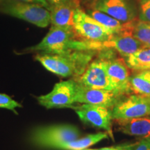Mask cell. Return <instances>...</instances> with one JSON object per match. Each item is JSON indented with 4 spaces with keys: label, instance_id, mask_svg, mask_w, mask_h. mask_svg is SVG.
<instances>
[{
    "label": "cell",
    "instance_id": "cell-6",
    "mask_svg": "<svg viewBox=\"0 0 150 150\" xmlns=\"http://www.w3.org/2000/svg\"><path fill=\"white\" fill-rule=\"evenodd\" d=\"M106 59V72L110 91L119 96L131 94L129 90V79L132 71L124 58H110V54H102Z\"/></svg>",
    "mask_w": 150,
    "mask_h": 150
},
{
    "label": "cell",
    "instance_id": "cell-21",
    "mask_svg": "<svg viewBox=\"0 0 150 150\" xmlns=\"http://www.w3.org/2000/svg\"><path fill=\"white\" fill-rule=\"evenodd\" d=\"M21 107V104L13 99L8 95L0 93V108L13 110L15 113H17L16 108Z\"/></svg>",
    "mask_w": 150,
    "mask_h": 150
},
{
    "label": "cell",
    "instance_id": "cell-13",
    "mask_svg": "<svg viewBox=\"0 0 150 150\" xmlns=\"http://www.w3.org/2000/svg\"><path fill=\"white\" fill-rule=\"evenodd\" d=\"M102 47L115 50L124 59L144 47L140 41L122 31L112 35L110 40L103 43Z\"/></svg>",
    "mask_w": 150,
    "mask_h": 150
},
{
    "label": "cell",
    "instance_id": "cell-12",
    "mask_svg": "<svg viewBox=\"0 0 150 150\" xmlns=\"http://www.w3.org/2000/svg\"><path fill=\"white\" fill-rule=\"evenodd\" d=\"M120 97L110 90L91 88L77 83L75 102L112 108Z\"/></svg>",
    "mask_w": 150,
    "mask_h": 150
},
{
    "label": "cell",
    "instance_id": "cell-11",
    "mask_svg": "<svg viewBox=\"0 0 150 150\" xmlns=\"http://www.w3.org/2000/svg\"><path fill=\"white\" fill-rule=\"evenodd\" d=\"M92 8L102 11L122 23L136 18V11L131 0H94Z\"/></svg>",
    "mask_w": 150,
    "mask_h": 150
},
{
    "label": "cell",
    "instance_id": "cell-19",
    "mask_svg": "<svg viewBox=\"0 0 150 150\" xmlns=\"http://www.w3.org/2000/svg\"><path fill=\"white\" fill-rule=\"evenodd\" d=\"M132 72L150 70V47H143L125 58Z\"/></svg>",
    "mask_w": 150,
    "mask_h": 150
},
{
    "label": "cell",
    "instance_id": "cell-26",
    "mask_svg": "<svg viewBox=\"0 0 150 150\" xmlns=\"http://www.w3.org/2000/svg\"><path fill=\"white\" fill-rule=\"evenodd\" d=\"M47 2L50 4L51 6H54L56 4H59L65 2V1H67V0H46Z\"/></svg>",
    "mask_w": 150,
    "mask_h": 150
},
{
    "label": "cell",
    "instance_id": "cell-18",
    "mask_svg": "<svg viewBox=\"0 0 150 150\" xmlns=\"http://www.w3.org/2000/svg\"><path fill=\"white\" fill-rule=\"evenodd\" d=\"M108 134L105 132H99L97 134L88 135L82 138L72 140V141L60 144L55 149L64 150H82L87 149L92 145H95L97 142L108 138Z\"/></svg>",
    "mask_w": 150,
    "mask_h": 150
},
{
    "label": "cell",
    "instance_id": "cell-25",
    "mask_svg": "<svg viewBox=\"0 0 150 150\" xmlns=\"http://www.w3.org/2000/svg\"><path fill=\"white\" fill-rule=\"evenodd\" d=\"M125 145L117 146V147H104L102 149H98V150H125Z\"/></svg>",
    "mask_w": 150,
    "mask_h": 150
},
{
    "label": "cell",
    "instance_id": "cell-14",
    "mask_svg": "<svg viewBox=\"0 0 150 150\" xmlns=\"http://www.w3.org/2000/svg\"><path fill=\"white\" fill-rule=\"evenodd\" d=\"M79 7V4L77 0H67L65 2L52 6L50 11L52 26L73 28L74 13Z\"/></svg>",
    "mask_w": 150,
    "mask_h": 150
},
{
    "label": "cell",
    "instance_id": "cell-22",
    "mask_svg": "<svg viewBox=\"0 0 150 150\" xmlns=\"http://www.w3.org/2000/svg\"><path fill=\"white\" fill-rule=\"evenodd\" d=\"M139 20L150 22V0H139Z\"/></svg>",
    "mask_w": 150,
    "mask_h": 150
},
{
    "label": "cell",
    "instance_id": "cell-8",
    "mask_svg": "<svg viewBox=\"0 0 150 150\" xmlns=\"http://www.w3.org/2000/svg\"><path fill=\"white\" fill-rule=\"evenodd\" d=\"M77 83L74 79L56 83L50 93L38 97L41 106L46 108H72L75 102Z\"/></svg>",
    "mask_w": 150,
    "mask_h": 150
},
{
    "label": "cell",
    "instance_id": "cell-5",
    "mask_svg": "<svg viewBox=\"0 0 150 150\" xmlns=\"http://www.w3.org/2000/svg\"><path fill=\"white\" fill-rule=\"evenodd\" d=\"M74 31L78 36L88 42L102 43L110 40L112 34L104 26L79 7L74 16Z\"/></svg>",
    "mask_w": 150,
    "mask_h": 150
},
{
    "label": "cell",
    "instance_id": "cell-9",
    "mask_svg": "<svg viewBox=\"0 0 150 150\" xmlns=\"http://www.w3.org/2000/svg\"><path fill=\"white\" fill-rule=\"evenodd\" d=\"M72 108L83 122L96 128L104 129L113 140L111 108L88 104L73 106Z\"/></svg>",
    "mask_w": 150,
    "mask_h": 150
},
{
    "label": "cell",
    "instance_id": "cell-7",
    "mask_svg": "<svg viewBox=\"0 0 150 150\" xmlns=\"http://www.w3.org/2000/svg\"><path fill=\"white\" fill-rule=\"evenodd\" d=\"M112 119H129L150 116V97L136 94L121 97L111 108Z\"/></svg>",
    "mask_w": 150,
    "mask_h": 150
},
{
    "label": "cell",
    "instance_id": "cell-16",
    "mask_svg": "<svg viewBox=\"0 0 150 150\" xmlns=\"http://www.w3.org/2000/svg\"><path fill=\"white\" fill-rule=\"evenodd\" d=\"M122 31L140 41L144 47H150V22L136 18L132 21L124 23Z\"/></svg>",
    "mask_w": 150,
    "mask_h": 150
},
{
    "label": "cell",
    "instance_id": "cell-24",
    "mask_svg": "<svg viewBox=\"0 0 150 150\" xmlns=\"http://www.w3.org/2000/svg\"><path fill=\"white\" fill-rule=\"evenodd\" d=\"M15 1H22V2L25 3H31V4H40L42 6L45 7L47 9L50 11L52 6L49 4L46 0H15Z\"/></svg>",
    "mask_w": 150,
    "mask_h": 150
},
{
    "label": "cell",
    "instance_id": "cell-1",
    "mask_svg": "<svg viewBox=\"0 0 150 150\" xmlns=\"http://www.w3.org/2000/svg\"><path fill=\"white\" fill-rule=\"evenodd\" d=\"M102 43L88 42L78 36L74 28L58 27L51 29L40 42L29 48L31 52L49 54H67L77 51H100Z\"/></svg>",
    "mask_w": 150,
    "mask_h": 150
},
{
    "label": "cell",
    "instance_id": "cell-10",
    "mask_svg": "<svg viewBox=\"0 0 150 150\" xmlns=\"http://www.w3.org/2000/svg\"><path fill=\"white\" fill-rule=\"evenodd\" d=\"M74 80L79 85L87 88L110 90L104 55L101 54L99 57L91 61L83 74Z\"/></svg>",
    "mask_w": 150,
    "mask_h": 150
},
{
    "label": "cell",
    "instance_id": "cell-28",
    "mask_svg": "<svg viewBox=\"0 0 150 150\" xmlns=\"http://www.w3.org/2000/svg\"><path fill=\"white\" fill-rule=\"evenodd\" d=\"M82 150H98V149H82Z\"/></svg>",
    "mask_w": 150,
    "mask_h": 150
},
{
    "label": "cell",
    "instance_id": "cell-23",
    "mask_svg": "<svg viewBox=\"0 0 150 150\" xmlns=\"http://www.w3.org/2000/svg\"><path fill=\"white\" fill-rule=\"evenodd\" d=\"M131 150H150V137L142 138L133 145Z\"/></svg>",
    "mask_w": 150,
    "mask_h": 150
},
{
    "label": "cell",
    "instance_id": "cell-4",
    "mask_svg": "<svg viewBox=\"0 0 150 150\" xmlns=\"http://www.w3.org/2000/svg\"><path fill=\"white\" fill-rule=\"evenodd\" d=\"M1 11L42 28L47 27L51 20L50 11L37 4L11 1L3 5Z\"/></svg>",
    "mask_w": 150,
    "mask_h": 150
},
{
    "label": "cell",
    "instance_id": "cell-27",
    "mask_svg": "<svg viewBox=\"0 0 150 150\" xmlns=\"http://www.w3.org/2000/svg\"><path fill=\"white\" fill-rule=\"evenodd\" d=\"M133 145H134V144H131V145H126V146H125V150H131V148H132V147H133Z\"/></svg>",
    "mask_w": 150,
    "mask_h": 150
},
{
    "label": "cell",
    "instance_id": "cell-2",
    "mask_svg": "<svg viewBox=\"0 0 150 150\" xmlns=\"http://www.w3.org/2000/svg\"><path fill=\"white\" fill-rule=\"evenodd\" d=\"M96 51H77L67 54L40 52L35 56L46 70L62 77L76 79L83 74Z\"/></svg>",
    "mask_w": 150,
    "mask_h": 150
},
{
    "label": "cell",
    "instance_id": "cell-17",
    "mask_svg": "<svg viewBox=\"0 0 150 150\" xmlns=\"http://www.w3.org/2000/svg\"><path fill=\"white\" fill-rule=\"evenodd\" d=\"M129 90L131 93L150 97V70L132 72Z\"/></svg>",
    "mask_w": 150,
    "mask_h": 150
},
{
    "label": "cell",
    "instance_id": "cell-3",
    "mask_svg": "<svg viewBox=\"0 0 150 150\" xmlns=\"http://www.w3.org/2000/svg\"><path fill=\"white\" fill-rule=\"evenodd\" d=\"M80 136L79 130L74 125H53L35 130L32 141L39 147L55 149L60 144L78 139Z\"/></svg>",
    "mask_w": 150,
    "mask_h": 150
},
{
    "label": "cell",
    "instance_id": "cell-20",
    "mask_svg": "<svg viewBox=\"0 0 150 150\" xmlns=\"http://www.w3.org/2000/svg\"><path fill=\"white\" fill-rule=\"evenodd\" d=\"M86 13L94 20L107 29L112 35L120 32L122 31L123 23L102 11L92 8L88 10Z\"/></svg>",
    "mask_w": 150,
    "mask_h": 150
},
{
    "label": "cell",
    "instance_id": "cell-29",
    "mask_svg": "<svg viewBox=\"0 0 150 150\" xmlns=\"http://www.w3.org/2000/svg\"><path fill=\"white\" fill-rule=\"evenodd\" d=\"M86 1H91V0H86ZM93 1H94V0H93Z\"/></svg>",
    "mask_w": 150,
    "mask_h": 150
},
{
    "label": "cell",
    "instance_id": "cell-15",
    "mask_svg": "<svg viewBox=\"0 0 150 150\" xmlns=\"http://www.w3.org/2000/svg\"><path fill=\"white\" fill-rule=\"evenodd\" d=\"M116 129L129 136L138 138L150 137V116L129 119H112Z\"/></svg>",
    "mask_w": 150,
    "mask_h": 150
}]
</instances>
